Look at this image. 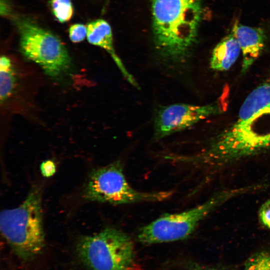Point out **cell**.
Instances as JSON below:
<instances>
[{
  "mask_svg": "<svg viewBox=\"0 0 270 270\" xmlns=\"http://www.w3.org/2000/svg\"><path fill=\"white\" fill-rule=\"evenodd\" d=\"M154 42L158 54L172 64L185 62L196 43L200 0H151Z\"/></svg>",
  "mask_w": 270,
  "mask_h": 270,
  "instance_id": "6da1fadb",
  "label": "cell"
},
{
  "mask_svg": "<svg viewBox=\"0 0 270 270\" xmlns=\"http://www.w3.org/2000/svg\"><path fill=\"white\" fill-rule=\"evenodd\" d=\"M42 208L40 190L34 187L20 205L0 213L1 232L16 256L24 262L40 254L45 246Z\"/></svg>",
  "mask_w": 270,
  "mask_h": 270,
  "instance_id": "7a4b0ae2",
  "label": "cell"
},
{
  "mask_svg": "<svg viewBox=\"0 0 270 270\" xmlns=\"http://www.w3.org/2000/svg\"><path fill=\"white\" fill-rule=\"evenodd\" d=\"M270 148V108L251 119L236 122L213 141L202 161L224 164L256 154Z\"/></svg>",
  "mask_w": 270,
  "mask_h": 270,
  "instance_id": "3957f363",
  "label": "cell"
},
{
  "mask_svg": "<svg viewBox=\"0 0 270 270\" xmlns=\"http://www.w3.org/2000/svg\"><path fill=\"white\" fill-rule=\"evenodd\" d=\"M255 188L252 186L221 191L194 208L180 213L164 214L140 228L138 238L144 244L184 239L192 234L200 222L216 208Z\"/></svg>",
  "mask_w": 270,
  "mask_h": 270,
  "instance_id": "277c9868",
  "label": "cell"
},
{
  "mask_svg": "<svg viewBox=\"0 0 270 270\" xmlns=\"http://www.w3.org/2000/svg\"><path fill=\"white\" fill-rule=\"evenodd\" d=\"M76 252L88 270H132L133 268V242L126 233L115 228L82 237Z\"/></svg>",
  "mask_w": 270,
  "mask_h": 270,
  "instance_id": "5b68a950",
  "label": "cell"
},
{
  "mask_svg": "<svg viewBox=\"0 0 270 270\" xmlns=\"http://www.w3.org/2000/svg\"><path fill=\"white\" fill-rule=\"evenodd\" d=\"M172 195L171 192H144L134 189L128 182L120 162L92 171L84 194L88 200L114 204L160 202Z\"/></svg>",
  "mask_w": 270,
  "mask_h": 270,
  "instance_id": "8992f818",
  "label": "cell"
},
{
  "mask_svg": "<svg viewBox=\"0 0 270 270\" xmlns=\"http://www.w3.org/2000/svg\"><path fill=\"white\" fill-rule=\"evenodd\" d=\"M17 24L20 50L26 58L52 77H58L68 70L70 58L58 37L28 20H21Z\"/></svg>",
  "mask_w": 270,
  "mask_h": 270,
  "instance_id": "52a82bcc",
  "label": "cell"
},
{
  "mask_svg": "<svg viewBox=\"0 0 270 270\" xmlns=\"http://www.w3.org/2000/svg\"><path fill=\"white\" fill-rule=\"evenodd\" d=\"M216 104H174L160 108L154 120V136L161 139L185 130L219 112Z\"/></svg>",
  "mask_w": 270,
  "mask_h": 270,
  "instance_id": "ba28073f",
  "label": "cell"
},
{
  "mask_svg": "<svg viewBox=\"0 0 270 270\" xmlns=\"http://www.w3.org/2000/svg\"><path fill=\"white\" fill-rule=\"evenodd\" d=\"M86 26V38L88 42L106 50L110 54L125 79L132 86L139 88L136 80L127 70L115 51L112 29L109 23L104 19L100 18L90 22Z\"/></svg>",
  "mask_w": 270,
  "mask_h": 270,
  "instance_id": "9c48e42d",
  "label": "cell"
},
{
  "mask_svg": "<svg viewBox=\"0 0 270 270\" xmlns=\"http://www.w3.org/2000/svg\"><path fill=\"white\" fill-rule=\"evenodd\" d=\"M232 33L240 44L242 55V72H245L262 52L266 40L264 32L254 28L236 23Z\"/></svg>",
  "mask_w": 270,
  "mask_h": 270,
  "instance_id": "30bf717a",
  "label": "cell"
},
{
  "mask_svg": "<svg viewBox=\"0 0 270 270\" xmlns=\"http://www.w3.org/2000/svg\"><path fill=\"white\" fill-rule=\"evenodd\" d=\"M240 52L238 42L232 32L214 48L210 60V68L217 71L229 70L238 59Z\"/></svg>",
  "mask_w": 270,
  "mask_h": 270,
  "instance_id": "8fae6325",
  "label": "cell"
},
{
  "mask_svg": "<svg viewBox=\"0 0 270 270\" xmlns=\"http://www.w3.org/2000/svg\"><path fill=\"white\" fill-rule=\"evenodd\" d=\"M270 108V81L259 86L246 98L239 110L237 122L247 121Z\"/></svg>",
  "mask_w": 270,
  "mask_h": 270,
  "instance_id": "7c38bea8",
  "label": "cell"
},
{
  "mask_svg": "<svg viewBox=\"0 0 270 270\" xmlns=\"http://www.w3.org/2000/svg\"><path fill=\"white\" fill-rule=\"evenodd\" d=\"M0 98L1 102H5L14 90L16 77L10 60L2 56L0 60Z\"/></svg>",
  "mask_w": 270,
  "mask_h": 270,
  "instance_id": "4fadbf2b",
  "label": "cell"
},
{
  "mask_svg": "<svg viewBox=\"0 0 270 270\" xmlns=\"http://www.w3.org/2000/svg\"><path fill=\"white\" fill-rule=\"evenodd\" d=\"M50 4L52 13L58 22H67L72 17L74 7L71 0H51Z\"/></svg>",
  "mask_w": 270,
  "mask_h": 270,
  "instance_id": "5bb4252c",
  "label": "cell"
},
{
  "mask_svg": "<svg viewBox=\"0 0 270 270\" xmlns=\"http://www.w3.org/2000/svg\"><path fill=\"white\" fill-rule=\"evenodd\" d=\"M244 270H270V252H258L246 261Z\"/></svg>",
  "mask_w": 270,
  "mask_h": 270,
  "instance_id": "9a60e30c",
  "label": "cell"
},
{
  "mask_svg": "<svg viewBox=\"0 0 270 270\" xmlns=\"http://www.w3.org/2000/svg\"><path fill=\"white\" fill-rule=\"evenodd\" d=\"M68 36L70 40L74 43L83 41L87 36L86 26L80 23L71 25L68 28Z\"/></svg>",
  "mask_w": 270,
  "mask_h": 270,
  "instance_id": "2e32d148",
  "label": "cell"
},
{
  "mask_svg": "<svg viewBox=\"0 0 270 270\" xmlns=\"http://www.w3.org/2000/svg\"><path fill=\"white\" fill-rule=\"evenodd\" d=\"M258 217L260 224L270 230V198L260 206L258 212Z\"/></svg>",
  "mask_w": 270,
  "mask_h": 270,
  "instance_id": "e0dca14e",
  "label": "cell"
},
{
  "mask_svg": "<svg viewBox=\"0 0 270 270\" xmlns=\"http://www.w3.org/2000/svg\"><path fill=\"white\" fill-rule=\"evenodd\" d=\"M42 174L44 177L52 176L56 172V167L55 164L51 160L43 162L40 166Z\"/></svg>",
  "mask_w": 270,
  "mask_h": 270,
  "instance_id": "ac0fdd59",
  "label": "cell"
},
{
  "mask_svg": "<svg viewBox=\"0 0 270 270\" xmlns=\"http://www.w3.org/2000/svg\"><path fill=\"white\" fill-rule=\"evenodd\" d=\"M12 8L6 0H0V13L2 16H6L10 15Z\"/></svg>",
  "mask_w": 270,
  "mask_h": 270,
  "instance_id": "d6986e66",
  "label": "cell"
},
{
  "mask_svg": "<svg viewBox=\"0 0 270 270\" xmlns=\"http://www.w3.org/2000/svg\"><path fill=\"white\" fill-rule=\"evenodd\" d=\"M191 270H225L222 268L206 266L198 263H192L190 264Z\"/></svg>",
  "mask_w": 270,
  "mask_h": 270,
  "instance_id": "ffe728a7",
  "label": "cell"
}]
</instances>
